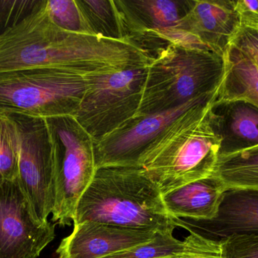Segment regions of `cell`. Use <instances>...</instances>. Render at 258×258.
<instances>
[{
  "label": "cell",
  "mask_w": 258,
  "mask_h": 258,
  "mask_svg": "<svg viewBox=\"0 0 258 258\" xmlns=\"http://www.w3.org/2000/svg\"><path fill=\"white\" fill-rule=\"evenodd\" d=\"M45 2L0 35V74L53 68L86 76L147 63V53L130 39L113 40L57 27L47 12Z\"/></svg>",
  "instance_id": "obj_1"
},
{
  "label": "cell",
  "mask_w": 258,
  "mask_h": 258,
  "mask_svg": "<svg viewBox=\"0 0 258 258\" xmlns=\"http://www.w3.org/2000/svg\"><path fill=\"white\" fill-rule=\"evenodd\" d=\"M168 214L157 185L141 167L97 169L82 195L74 225L96 222L126 228L173 233L184 227Z\"/></svg>",
  "instance_id": "obj_2"
},
{
  "label": "cell",
  "mask_w": 258,
  "mask_h": 258,
  "mask_svg": "<svg viewBox=\"0 0 258 258\" xmlns=\"http://www.w3.org/2000/svg\"><path fill=\"white\" fill-rule=\"evenodd\" d=\"M225 73L224 56L182 44H167L147 68L136 115L168 112L194 101L215 103Z\"/></svg>",
  "instance_id": "obj_3"
},
{
  "label": "cell",
  "mask_w": 258,
  "mask_h": 258,
  "mask_svg": "<svg viewBox=\"0 0 258 258\" xmlns=\"http://www.w3.org/2000/svg\"><path fill=\"white\" fill-rule=\"evenodd\" d=\"M211 109H195L183 115L143 159L141 168L162 195L213 174L221 139L211 124Z\"/></svg>",
  "instance_id": "obj_4"
},
{
  "label": "cell",
  "mask_w": 258,
  "mask_h": 258,
  "mask_svg": "<svg viewBox=\"0 0 258 258\" xmlns=\"http://www.w3.org/2000/svg\"><path fill=\"white\" fill-rule=\"evenodd\" d=\"M86 89L85 76L44 68L0 74V113L30 118L74 116Z\"/></svg>",
  "instance_id": "obj_5"
},
{
  "label": "cell",
  "mask_w": 258,
  "mask_h": 258,
  "mask_svg": "<svg viewBox=\"0 0 258 258\" xmlns=\"http://www.w3.org/2000/svg\"><path fill=\"white\" fill-rule=\"evenodd\" d=\"M52 142L56 198L51 222L71 225L76 209L97 169L95 141L74 116L46 119Z\"/></svg>",
  "instance_id": "obj_6"
},
{
  "label": "cell",
  "mask_w": 258,
  "mask_h": 258,
  "mask_svg": "<svg viewBox=\"0 0 258 258\" xmlns=\"http://www.w3.org/2000/svg\"><path fill=\"white\" fill-rule=\"evenodd\" d=\"M148 66L85 76L86 89L77 113L95 142L137 115Z\"/></svg>",
  "instance_id": "obj_7"
},
{
  "label": "cell",
  "mask_w": 258,
  "mask_h": 258,
  "mask_svg": "<svg viewBox=\"0 0 258 258\" xmlns=\"http://www.w3.org/2000/svg\"><path fill=\"white\" fill-rule=\"evenodd\" d=\"M20 138L17 182L35 218L48 221L55 204L56 183L52 142L46 119L9 115Z\"/></svg>",
  "instance_id": "obj_8"
},
{
  "label": "cell",
  "mask_w": 258,
  "mask_h": 258,
  "mask_svg": "<svg viewBox=\"0 0 258 258\" xmlns=\"http://www.w3.org/2000/svg\"><path fill=\"white\" fill-rule=\"evenodd\" d=\"M214 103L194 101L168 112L135 115L119 128L95 142L96 169L106 167H141L150 148L190 111L210 108Z\"/></svg>",
  "instance_id": "obj_9"
},
{
  "label": "cell",
  "mask_w": 258,
  "mask_h": 258,
  "mask_svg": "<svg viewBox=\"0 0 258 258\" xmlns=\"http://www.w3.org/2000/svg\"><path fill=\"white\" fill-rule=\"evenodd\" d=\"M240 27L235 1L194 0L190 10L174 27L156 33L151 39L224 56Z\"/></svg>",
  "instance_id": "obj_10"
},
{
  "label": "cell",
  "mask_w": 258,
  "mask_h": 258,
  "mask_svg": "<svg viewBox=\"0 0 258 258\" xmlns=\"http://www.w3.org/2000/svg\"><path fill=\"white\" fill-rule=\"evenodd\" d=\"M55 227L35 218L17 180L0 185V258H39L55 238Z\"/></svg>",
  "instance_id": "obj_11"
},
{
  "label": "cell",
  "mask_w": 258,
  "mask_h": 258,
  "mask_svg": "<svg viewBox=\"0 0 258 258\" xmlns=\"http://www.w3.org/2000/svg\"><path fill=\"white\" fill-rule=\"evenodd\" d=\"M159 232L126 228L96 222L74 225L62 239L56 258H104L150 242Z\"/></svg>",
  "instance_id": "obj_12"
},
{
  "label": "cell",
  "mask_w": 258,
  "mask_h": 258,
  "mask_svg": "<svg viewBox=\"0 0 258 258\" xmlns=\"http://www.w3.org/2000/svg\"><path fill=\"white\" fill-rule=\"evenodd\" d=\"M113 3L124 36L137 42L141 37L152 39L156 33L174 27L190 10L194 0H113Z\"/></svg>",
  "instance_id": "obj_13"
},
{
  "label": "cell",
  "mask_w": 258,
  "mask_h": 258,
  "mask_svg": "<svg viewBox=\"0 0 258 258\" xmlns=\"http://www.w3.org/2000/svg\"><path fill=\"white\" fill-rule=\"evenodd\" d=\"M209 118L221 137L219 154L258 145V108L253 105L245 101H216Z\"/></svg>",
  "instance_id": "obj_14"
},
{
  "label": "cell",
  "mask_w": 258,
  "mask_h": 258,
  "mask_svg": "<svg viewBox=\"0 0 258 258\" xmlns=\"http://www.w3.org/2000/svg\"><path fill=\"white\" fill-rule=\"evenodd\" d=\"M224 192L212 175L164 194L162 200L167 212L175 219L211 221L218 217Z\"/></svg>",
  "instance_id": "obj_15"
},
{
  "label": "cell",
  "mask_w": 258,
  "mask_h": 258,
  "mask_svg": "<svg viewBox=\"0 0 258 258\" xmlns=\"http://www.w3.org/2000/svg\"><path fill=\"white\" fill-rule=\"evenodd\" d=\"M208 222L212 224L213 233L222 239L258 234V189L226 191L218 217Z\"/></svg>",
  "instance_id": "obj_16"
},
{
  "label": "cell",
  "mask_w": 258,
  "mask_h": 258,
  "mask_svg": "<svg viewBox=\"0 0 258 258\" xmlns=\"http://www.w3.org/2000/svg\"><path fill=\"white\" fill-rule=\"evenodd\" d=\"M225 77L216 101H245L258 108V66L247 53L230 45L224 54Z\"/></svg>",
  "instance_id": "obj_17"
},
{
  "label": "cell",
  "mask_w": 258,
  "mask_h": 258,
  "mask_svg": "<svg viewBox=\"0 0 258 258\" xmlns=\"http://www.w3.org/2000/svg\"><path fill=\"white\" fill-rule=\"evenodd\" d=\"M214 177L224 192L229 189H258V145L219 154Z\"/></svg>",
  "instance_id": "obj_18"
},
{
  "label": "cell",
  "mask_w": 258,
  "mask_h": 258,
  "mask_svg": "<svg viewBox=\"0 0 258 258\" xmlns=\"http://www.w3.org/2000/svg\"><path fill=\"white\" fill-rule=\"evenodd\" d=\"M92 34L113 40H126L113 0H77Z\"/></svg>",
  "instance_id": "obj_19"
},
{
  "label": "cell",
  "mask_w": 258,
  "mask_h": 258,
  "mask_svg": "<svg viewBox=\"0 0 258 258\" xmlns=\"http://www.w3.org/2000/svg\"><path fill=\"white\" fill-rule=\"evenodd\" d=\"M189 250L188 239L180 241L173 233H157L150 242L104 258H185Z\"/></svg>",
  "instance_id": "obj_20"
},
{
  "label": "cell",
  "mask_w": 258,
  "mask_h": 258,
  "mask_svg": "<svg viewBox=\"0 0 258 258\" xmlns=\"http://www.w3.org/2000/svg\"><path fill=\"white\" fill-rule=\"evenodd\" d=\"M20 138L16 124L7 114L0 113V185L17 180Z\"/></svg>",
  "instance_id": "obj_21"
},
{
  "label": "cell",
  "mask_w": 258,
  "mask_h": 258,
  "mask_svg": "<svg viewBox=\"0 0 258 258\" xmlns=\"http://www.w3.org/2000/svg\"><path fill=\"white\" fill-rule=\"evenodd\" d=\"M45 9L51 21L60 28L78 34L92 35L77 0H46Z\"/></svg>",
  "instance_id": "obj_22"
},
{
  "label": "cell",
  "mask_w": 258,
  "mask_h": 258,
  "mask_svg": "<svg viewBox=\"0 0 258 258\" xmlns=\"http://www.w3.org/2000/svg\"><path fill=\"white\" fill-rule=\"evenodd\" d=\"M45 0H0V35L39 9Z\"/></svg>",
  "instance_id": "obj_23"
},
{
  "label": "cell",
  "mask_w": 258,
  "mask_h": 258,
  "mask_svg": "<svg viewBox=\"0 0 258 258\" xmlns=\"http://www.w3.org/2000/svg\"><path fill=\"white\" fill-rule=\"evenodd\" d=\"M221 242L224 258H258V234L233 235Z\"/></svg>",
  "instance_id": "obj_24"
},
{
  "label": "cell",
  "mask_w": 258,
  "mask_h": 258,
  "mask_svg": "<svg viewBox=\"0 0 258 258\" xmlns=\"http://www.w3.org/2000/svg\"><path fill=\"white\" fill-rule=\"evenodd\" d=\"M189 250L185 258H224L222 242L201 236L189 230Z\"/></svg>",
  "instance_id": "obj_25"
},
{
  "label": "cell",
  "mask_w": 258,
  "mask_h": 258,
  "mask_svg": "<svg viewBox=\"0 0 258 258\" xmlns=\"http://www.w3.org/2000/svg\"><path fill=\"white\" fill-rule=\"evenodd\" d=\"M230 45L247 53L258 66V27L241 26Z\"/></svg>",
  "instance_id": "obj_26"
},
{
  "label": "cell",
  "mask_w": 258,
  "mask_h": 258,
  "mask_svg": "<svg viewBox=\"0 0 258 258\" xmlns=\"http://www.w3.org/2000/svg\"><path fill=\"white\" fill-rule=\"evenodd\" d=\"M235 7L240 17L241 26L258 27V1H235Z\"/></svg>",
  "instance_id": "obj_27"
}]
</instances>
